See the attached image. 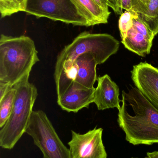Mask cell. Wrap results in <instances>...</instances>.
I'll return each mask as SVG.
<instances>
[{
    "mask_svg": "<svg viewBox=\"0 0 158 158\" xmlns=\"http://www.w3.org/2000/svg\"><path fill=\"white\" fill-rule=\"evenodd\" d=\"M117 122L134 145L158 144V110L136 87L122 91Z\"/></svg>",
    "mask_w": 158,
    "mask_h": 158,
    "instance_id": "6da1fadb",
    "label": "cell"
},
{
    "mask_svg": "<svg viewBox=\"0 0 158 158\" xmlns=\"http://www.w3.org/2000/svg\"><path fill=\"white\" fill-rule=\"evenodd\" d=\"M32 39L2 34L0 38V82L13 87L29 79L33 66L40 61Z\"/></svg>",
    "mask_w": 158,
    "mask_h": 158,
    "instance_id": "7a4b0ae2",
    "label": "cell"
},
{
    "mask_svg": "<svg viewBox=\"0 0 158 158\" xmlns=\"http://www.w3.org/2000/svg\"><path fill=\"white\" fill-rule=\"evenodd\" d=\"M28 79L14 86L16 89L14 106L8 120L0 131V146L4 149L14 148L26 132L30 119L38 90Z\"/></svg>",
    "mask_w": 158,
    "mask_h": 158,
    "instance_id": "3957f363",
    "label": "cell"
},
{
    "mask_svg": "<svg viewBox=\"0 0 158 158\" xmlns=\"http://www.w3.org/2000/svg\"><path fill=\"white\" fill-rule=\"evenodd\" d=\"M119 46V42L110 34L82 32L70 44L65 46L58 56L55 67V80L60 76L66 62L74 63L79 56L91 52L94 55L97 64H102L117 52Z\"/></svg>",
    "mask_w": 158,
    "mask_h": 158,
    "instance_id": "277c9868",
    "label": "cell"
},
{
    "mask_svg": "<svg viewBox=\"0 0 158 158\" xmlns=\"http://www.w3.org/2000/svg\"><path fill=\"white\" fill-rule=\"evenodd\" d=\"M42 153L43 158H71L70 149L58 135L46 113L33 111L26 132Z\"/></svg>",
    "mask_w": 158,
    "mask_h": 158,
    "instance_id": "5b68a950",
    "label": "cell"
},
{
    "mask_svg": "<svg viewBox=\"0 0 158 158\" xmlns=\"http://www.w3.org/2000/svg\"><path fill=\"white\" fill-rule=\"evenodd\" d=\"M24 12L74 26L89 27L71 0H27Z\"/></svg>",
    "mask_w": 158,
    "mask_h": 158,
    "instance_id": "8992f818",
    "label": "cell"
},
{
    "mask_svg": "<svg viewBox=\"0 0 158 158\" xmlns=\"http://www.w3.org/2000/svg\"><path fill=\"white\" fill-rule=\"evenodd\" d=\"M103 129L96 128L83 134L71 131L72 138L69 142L71 158H107L103 143Z\"/></svg>",
    "mask_w": 158,
    "mask_h": 158,
    "instance_id": "52a82bcc",
    "label": "cell"
},
{
    "mask_svg": "<svg viewBox=\"0 0 158 158\" xmlns=\"http://www.w3.org/2000/svg\"><path fill=\"white\" fill-rule=\"evenodd\" d=\"M131 78L135 87L158 110V69L147 63L133 66Z\"/></svg>",
    "mask_w": 158,
    "mask_h": 158,
    "instance_id": "ba28073f",
    "label": "cell"
},
{
    "mask_svg": "<svg viewBox=\"0 0 158 158\" xmlns=\"http://www.w3.org/2000/svg\"><path fill=\"white\" fill-rule=\"evenodd\" d=\"M155 36L138 15L134 19L132 27L128 31L125 39L122 40V43L129 51L144 57L150 53Z\"/></svg>",
    "mask_w": 158,
    "mask_h": 158,
    "instance_id": "9c48e42d",
    "label": "cell"
},
{
    "mask_svg": "<svg viewBox=\"0 0 158 158\" xmlns=\"http://www.w3.org/2000/svg\"><path fill=\"white\" fill-rule=\"evenodd\" d=\"M95 88H86L75 84L74 81L60 97L57 98L58 106L63 110L77 113L89 107L94 102Z\"/></svg>",
    "mask_w": 158,
    "mask_h": 158,
    "instance_id": "30bf717a",
    "label": "cell"
},
{
    "mask_svg": "<svg viewBox=\"0 0 158 158\" xmlns=\"http://www.w3.org/2000/svg\"><path fill=\"white\" fill-rule=\"evenodd\" d=\"M97 85L95 90L94 102L98 110L116 108L120 109L119 88L107 74L97 78Z\"/></svg>",
    "mask_w": 158,
    "mask_h": 158,
    "instance_id": "8fae6325",
    "label": "cell"
},
{
    "mask_svg": "<svg viewBox=\"0 0 158 158\" xmlns=\"http://www.w3.org/2000/svg\"><path fill=\"white\" fill-rule=\"evenodd\" d=\"M77 72L74 83L86 88L94 87L97 80L96 67L97 61L93 54L86 53L79 56L75 61Z\"/></svg>",
    "mask_w": 158,
    "mask_h": 158,
    "instance_id": "7c38bea8",
    "label": "cell"
},
{
    "mask_svg": "<svg viewBox=\"0 0 158 158\" xmlns=\"http://www.w3.org/2000/svg\"><path fill=\"white\" fill-rule=\"evenodd\" d=\"M79 12L88 22L89 27L106 24L110 12H107L94 0H71Z\"/></svg>",
    "mask_w": 158,
    "mask_h": 158,
    "instance_id": "4fadbf2b",
    "label": "cell"
},
{
    "mask_svg": "<svg viewBox=\"0 0 158 158\" xmlns=\"http://www.w3.org/2000/svg\"><path fill=\"white\" fill-rule=\"evenodd\" d=\"M16 89L14 86L10 88L4 96L0 99V128L4 125L8 120L13 106L15 96Z\"/></svg>",
    "mask_w": 158,
    "mask_h": 158,
    "instance_id": "5bb4252c",
    "label": "cell"
},
{
    "mask_svg": "<svg viewBox=\"0 0 158 158\" xmlns=\"http://www.w3.org/2000/svg\"><path fill=\"white\" fill-rule=\"evenodd\" d=\"M139 16L156 36L158 33V0H150L145 14Z\"/></svg>",
    "mask_w": 158,
    "mask_h": 158,
    "instance_id": "9a60e30c",
    "label": "cell"
},
{
    "mask_svg": "<svg viewBox=\"0 0 158 158\" xmlns=\"http://www.w3.org/2000/svg\"><path fill=\"white\" fill-rule=\"evenodd\" d=\"M138 15V13L134 10H126L121 15L118 26L122 40L125 39L128 31L133 26L134 19Z\"/></svg>",
    "mask_w": 158,
    "mask_h": 158,
    "instance_id": "2e32d148",
    "label": "cell"
},
{
    "mask_svg": "<svg viewBox=\"0 0 158 158\" xmlns=\"http://www.w3.org/2000/svg\"><path fill=\"white\" fill-rule=\"evenodd\" d=\"M19 11V6L15 0H0L1 17L9 16Z\"/></svg>",
    "mask_w": 158,
    "mask_h": 158,
    "instance_id": "e0dca14e",
    "label": "cell"
},
{
    "mask_svg": "<svg viewBox=\"0 0 158 158\" xmlns=\"http://www.w3.org/2000/svg\"><path fill=\"white\" fill-rule=\"evenodd\" d=\"M109 7L113 9L116 15H121L123 10H133L131 0H106Z\"/></svg>",
    "mask_w": 158,
    "mask_h": 158,
    "instance_id": "ac0fdd59",
    "label": "cell"
},
{
    "mask_svg": "<svg viewBox=\"0 0 158 158\" xmlns=\"http://www.w3.org/2000/svg\"><path fill=\"white\" fill-rule=\"evenodd\" d=\"M149 1L150 0H131L133 9L137 12L139 16L143 15L146 11Z\"/></svg>",
    "mask_w": 158,
    "mask_h": 158,
    "instance_id": "d6986e66",
    "label": "cell"
},
{
    "mask_svg": "<svg viewBox=\"0 0 158 158\" xmlns=\"http://www.w3.org/2000/svg\"><path fill=\"white\" fill-rule=\"evenodd\" d=\"M12 87L7 84L0 82V99L2 98L7 91Z\"/></svg>",
    "mask_w": 158,
    "mask_h": 158,
    "instance_id": "ffe728a7",
    "label": "cell"
},
{
    "mask_svg": "<svg viewBox=\"0 0 158 158\" xmlns=\"http://www.w3.org/2000/svg\"><path fill=\"white\" fill-rule=\"evenodd\" d=\"M98 5L107 12H109L106 0H94Z\"/></svg>",
    "mask_w": 158,
    "mask_h": 158,
    "instance_id": "44dd1931",
    "label": "cell"
},
{
    "mask_svg": "<svg viewBox=\"0 0 158 158\" xmlns=\"http://www.w3.org/2000/svg\"><path fill=\"white\" fill-rule=\"evenodd\" d=\"M20 8V11L24 12L27 0H15Z\"/></svg>",
    "mask_w": 158,
    "mask_h": 158,
    "instance_id": "7402d4cb",
    "label": "cell"
},
{
    "mask_svg": "<svg viewBox=\"0 0 158 158\" xmlns=\"http://www.w3.org/2000/svg\"><path fill=\"white\" fill-rule=\"evenodd\" d=\"M146 158H158V151L147 153V156Z\"/></svg>",
    "mask_w": 158,
    "mask_h": 158,
    "instance_id": "603a6c76",
    "label": "cell"
}]
</instances>
